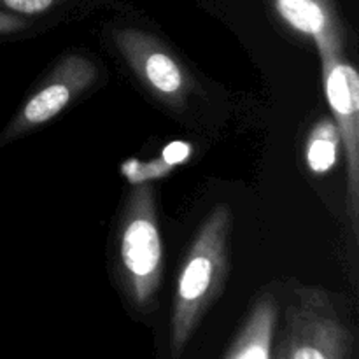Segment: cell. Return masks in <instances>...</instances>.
<instances>
[{
	"label": "cell",
	"instance_id": "8fae6325",
	"mask_svg": "<svg viewBox=\"0 0 359 359\" xmlns=\"http://www.w3.org/2000/svg\"><path fill=\"white\" fill-rule=\"evenodd\" d=\"M27 21L21 18L20 14L7 13V11H0V35L4 34H14L23 28H27Z\"/></svg>",
	"mask_w": 359,
	"mask_h": 359
},
{
	"label": "cell",
	"instance_id": "277c9868",
	"mask_svg": "<svg viewBox=\"0 0 359 359\" xmlns=\"http://www.w3.org/2000/svg\"><path fill=\"white\" fill-rule=\"evenodd\" d=\"M323 60V77L328 104L333 112L340 139L346 146L347 196L354 233L359 230V76L353 65L342 58V53H319Z\"/></svg>",
	"mask_w": 359,
	"mask_h": 359
},
{
	"label": "cell",
	"instance_id": "52a82bcc",
	"mask_svg": "<svg viewBox=\"0 0 359 359\" xmlns=\"http://www.w3.org/2000/svg\"><path fill=\"white\" fill-rule=\"evenodd\" d=\"M276 7L287 25L314 39L319 53H342V30L326 0H276Z\"/></svg>",
	"mask_w": 359,
	"mask_h": 359
},
{
	"label": "cell",
	"instance_id": "7a4b0ae2",
	"mask_svg": "<svg viewBox=\"0 0 359 359\" xmlns=\"http://www.w3.org/2000/svg\"><path fill=\"white\" fill-rule=\"evenodd\" d=\"M119 270L130 298L139 307L154 302L163 276V245L151 186L130 193L119 226Z\"/></svg>",
	"mask_w": 359,
	"mask_h": 359
},
{
	"label": "cell",
	"instance_id": "9c48e42d",
	"mask_svg": "<svg viewBox=\"0 0 359 359\" xmlns=\"http://www.w3.org/2000/svg\"><path fill=\"white\" fill-rule=\"evenodd\" d=\"M340 132L333 119L316 123L307 140V165L316 174H326L337 163Z\"/></svg>",
	"mask_w": 359,
	"mask_h": 359
},
{
	"label": "cell",
	"instance_id": "8992f818",
	"mask_svg": "<svg viewBox=\"0 0 359 359\" xmlns=\"http://www.w3.org/2000/svg\"><path fill=\"white\" fill-rule=\"evenodd\" d=\"M112 39L130 69L153 93L174 107L184 105L191 83L182 63L167 46L137 28L116 30Z\"/></svg>",
	"mask_w": 359,
	"mask_h": 359
},
{
	"label": "cell",
	"instance_id": "5b68a950",
	"mask_svg": "<svg viewBox=\"0 0 359 359\" xmlns=\"http://www.w3.org/2000/svg\"><path fill=\"white\" fill-rule=\"evenodd\" d=\"M97 81V67L83 55H67L56 63L44 83L23 104L0 135V144L18 139L37 126L46 125L70 102L83 95Z\"/></svg>",
	"mask_w": 359,
	"mask_h": 359
},
{
	"label": "cell",
	"instance_id": "ba28073f",
	"mask_svg": "<svg viewBox=\"0 0 359 359\" xmlns=\"http://www.w3.org/2000/svg\"><path fill=\"white\" fill-rule=\"evenodd\" d=\"M277 321V304L270 297L259 298L249 314L244 328L231 342L226 359H269L272 356L273 328Z\"/></svg>",
	"mask_w": 359,
	"mask_h": 359
},
{
	"label": "cell",
	"instance_id": "3957f363",
	"mask_svg": "<svg viewBox=\"0 0 359 359\" xmlns=\"http://www.w3.org/2000/svg\"><path fill=\"white\" fill-rule=\"evenodd\" d=\"M353 335L321 287H302L287 309L286 332L276 356L280 359H346Z\"/></svg>",
	"mask_w": 359,
	"mask_h": 359
},
{
	"label": "cell",
	"instance_id": "6da1fadb",
	"mask_svg": "<svg viewBox=\"0 0 359 359\" xmlns=\"http://www.w3.org/2000/svg\"><path fill=\"white\" fill-rule=\"evenodd\" d=\"M231 214L221 203L203 221L177 279L172 311L170 353L179 358L210 305L223 291L228 272Z\"/></svg>",
	"mask_w": 359,
	"mask_h": 359
},
{
	"label": "cell",
	"instance_id": "30bf717a",
	"mask_svg": "<svg viewBox=\"0 0 359 359\" xmlns=\"http://www.w3.org/2000/svg\"><path fill=\"white\" fill-rule=\"evenodd\" d=\"M56 4H58V0H0V11L34 16V14L46 13Z\"/></svg>",
	"mask_w": 359,
	"mask_h": 359
}]
</instances>
